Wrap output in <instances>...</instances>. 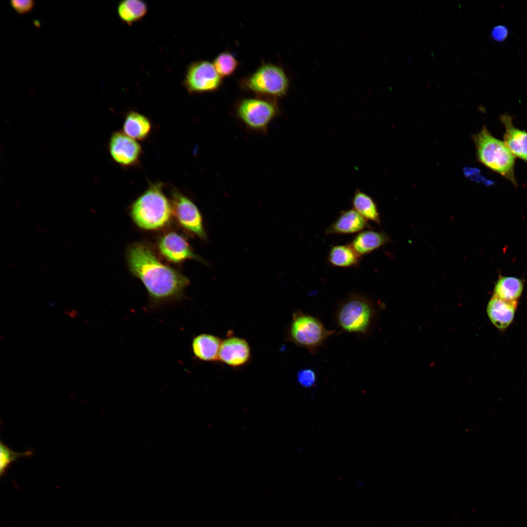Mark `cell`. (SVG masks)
<instances>
[{
	"label": "cell",
	"instance_id": "7c38bea8",
	"mask_svg": "<svg viewBox=\"0 0 527 527\" xmlns=\"http://www.w3.org/2000/svg\"><path fill=\"white\" fill-rule=\"evenodd\" d=\"M370 228L367 220L353 209L342 211L325 230L327 235L350 234Z\"/></svg>",
	"mask_w": 527,
	"mask_h": 527
},
{
	"label": "cell",
	"instance_id": "9c48e42d",
	"mask_svg": "<svg viewBox=\"0 0 527 527\" xmlns=\"http://www.w3.org/2000/svg\"><path fill=\"white\" fill-rule=\"evenodd\" d=\"M108 150L113 161L125 167L136 165L142 153V146L135 140L120 131L110 136Z\"/></svg>",
	"mask_w": 527,
	"mask_h": 527
},
{
	"label": "cell",
	"instance_id": "5b68a950",
	"mask_svg": "<svg viewBox=\"0 0 527 527\" xmlns=\"http://www.w3.org/2000/svg\"><path fill=\"white\" fill-rule=\"evenodd\" d=\"M335 332L327 329L317 318L302 312L294 313L289 328L290 339L312 354Z\"/></svg>",
	"mask_w": 527,
	"mask_h": 527
},
{
	"label": "cell",
	"instance_id": "52a82bcc",
	"mask_svg": "<svg viewBox=\"0 0 527 527\" xmlns=\"http://www.w3.org/2000/svg\"><path fill=\"white\" fill-rule=\"evenodd\" d=\"M237 113L246 126L254 130H263L276 117L278 108L273 101L259 98H249L239 102Z\"/></svg>",
	"mask_w": 527,
	"mask_h": 527
},
{
	"label": "cell",
	"instance_id": "44dd1931",
	"mask_svg": "<svg viewBox=\"0 0 527 527\" xmlns=\"http://www.w3.org/2000/svg\"><path fill=\"white\" fill-rule=\"evenodd\" d=\"M524 288L522 281L516 277L500 276L496 283L493 296L508 300L517 301Z\"/></svg>",
	"mask_w": 527,
	"mask_h": 527
},
{
	"label": "cell",
	"instance_id": "603a6c76",
	"mask_svg": "<svg viewBox=\"0 0 527 527\" xmlns=\"http://www.w3.org/2000/svg\"><path fill=\"white\" fill-rule=\"evenodd\" d=\"M214 66L222 78L233 74L238 66V61L234 55L228 52L219 54L213 61Z\"/></svg>",
	"mask_w": 527,
	"mask_h": 527
},
{
	"label": "cell",
	"instance_id": "e0dca14e",
	"mask_svg": "<svg viewBox=\"0 0 527 527\" xmlns=\"http://www.w3.org/2000/svg\"><path fill=\"white\" fill-rule=\"evenodd\" d=\"M222 342L214 335L203 333L193 339L191 347L195 357L199 360L212 362L219 359Z\"/></svg>",
	"mask_w": 527,
	"mask_h": 527
},
{
	"label": "cell",
	"instance_id": "8992f818",
	"mask_svg": "<svg viewBox=\"0 0 527 527\" xmlns=\"http://www.w3.org/2000/svg\"><path fill=\"white\" fill-rule=\"evenodd\" d=\"M374 315L371 301L366 297L354 294L340 305L336 319L344 331L363 334L368 329Z\"/></svg>",
	"mask_w": 527,
	"mask_h": 527
},
{
	"label": "cell",
	"instance_id": "2e32d148",
	"mask_svg": "<svg viewBox=\"0 0 527 527\" xmlns=\"http://www.w3.org/2000/svg\"><path fill=\"white\" fill-rule=\"evenodd\" d=\"M390 241L385 233L371 229H365L357 234L349 243L361 257L370 253Z\"/></svg>",
	"mask_w": 527,
	"mask_h": 527
},
{
	"label": "cell",
	"instance_id": "ac0fdd59",
	"mask_svg": "<svg viewBox=\"0 0 527 527\" xmlns=\"http://www.w3.org/2000/svg\"><path fill=\"white\" fill-rule=\"evenodd\" d=\"M151 128L150 120L144 115L134 111H130L126 114L122 125V131L125 134L139 141L146 139Z\"/></svg>",
	"mask_w": 527,
	"mask_h": 527
},
{
	"label": "cell",
	"instance_id": "484cf974",
	"mask_svg": "<svg viewBox=\"0 0 527 527\" xmlns=\"http://www.w3.org/2000/svg\"><path fill=\"white\" fill-rule=\"evenodd\" d=\"M10 4L18 14H24L32 10L35 2L33 0H13Z\"/></svg>",
	"mask_w": 527,
	"mask_h": 527
},
{
	"label": "cell",
	"instance_id": "4fadbf2b",
	"mask_svg": "<svg viewBox=\"0 0 527 527\" xmlns=\"http://www.w3.org/2000/svg\"><path fill=\"white\" fill-rule=\"evenodd\" d=\"M517 304V301H508L492 296L486 308L492 324L500 330L506 329L513 321Z\"/></svg>",
	"mask_w": 527,
	"mask_h": 527
},
{
	"label": "cell",
	"instance_id": "d4e9b609",
	"mask_svg": "<svg viewBox=\"0 0 527 527\" xmlns=\"http://www.w3.org/2000/svg\"><path fill=\"white\" fill-rule=\"evenodd\" d=\"M297 381L301 386L311 387L316 382V373L310 368L301 369L297 373Z\"/></svg>",
	"mask_w": 527,
	"mask_h": 527
},
{
	"label": "cell",
	"instance_id": "ba28073f",
	"mask_svg": "<svg viewBox=\"0 0 527 527\" xmlns=\"http://www.w3.org/2000/svg\"><path fill=\"white\" fill-rule=\"evenodd\" d=\"M222 78L213 63L208 61L200 60L188 65L183 85L190 93L213 92L222 85Z\"/></svg>",
	"mask_w": 527,
	"mask_h": 527
},
{
	"label": "cell",
	"instance_id": "9a60e30c",
	"mask_svg": "<svg viewBox=\"0 0 527 527\" xmlns=\"http://www.w3.org/2000/svg\"><path fill=\"white\" fill-rule=\"evenodd\" d=\"M505 127L504 142L514 157L527 163V132L514 126L512 118L508 115L501 117Z\"/></svg>",
	"mask_w": 527,
	"mask_h": 527
},
{
	"label": "cell",
	"instance_id": "cb8c5ba5",
	"mask_svg": "<svg viewBox=\"0 0 527 527\" xmlns=\"http://www.w3.org/2000/svg\"><path fill=\"white\" fill-rule=\"evenodd\" d=\"M33 455L31 450L17 452L12 450L1 441L0 442V476L5 474L7 469L12 463L21 457H27Z\"/></svg>",
	"mask_w": 527,
	"mask_h": 527
},
{
	"label": "cell",
	"instance_id": "d6986e66",
	"mask_svg": "<svg viewBox=\"0 0 527 527\" xmlns=\"http://www.w3.org/2000/svg\"><path fill=\"white\" fill-rule=\"evenodd\" d=\"M360 258L348 243L332 246L328 252L327 260L333 266L349 267L358 265Z\"/></svg>",
	"mask_w": 527,
	"mask_h": 527
},
{
	"label": "cell",
	"instance_id": "ffe728a7",
	"mask_svg": "<svg viewBox=\"0 0 527 527\" xmlns=\"http://www.w3.org/2000/svg\"><path fill=\"white\" fill-rule=\"evenodd\" d=\"M147 12L146 3L140 0H122L119 3L117 7L119 17L128 25L141 20Z\"/></svg>",
	"mask_w": 527,
	"mask_h": 527
},
{
	"label": "cell",
	"instance_id": "5bb4252c",
	"mask_svg": "<svg viewBox=\"0 0 527 527\" xmlns=\"http://www.w3.org/2000/svg\"><path fill=\"white\" fill-rule=\"evenodd\" d=\"M162 254L168 260L180 262L187 258L199 259L182 236L174 232L163 236L159 243Z\"/></svg>",
	"mask_w": 527,
	"mask_h": 527
},
{
	"label": "cell",
	"instance_id": "30bf717a",
	"mask_svg": "<svg viewBox=\"0 0 527 527\" xmlns=\"http://www.w3.org/2000/svg\"><path fill=\"white\" fill-rule=\"evenodd\" d=\"M172 210L181 224L199 237L205 239L201 214L195 204L176 189L171 191Z\"/></svg>",
	"mask_w": 527,
	"mask_h": 527
},
{
	"label": "cell",
	"instance_id": "4316f807",
	"mask_svg": "<svg viewBox=\"0 0 527 527\" xmlns=\"http://www.w3.org/2000/svg\"><path fill=\"white\" fill-rule=\"evenodd\" d=\"M465 174L468 178L475 181L486 183L488 185L492 183L491 181L488 180L481 175L479 170L477 169L470 168L467 169L466 168L465 170Z\"/></svg>",
	"mask_w": 527,
	"mask_h": 527
},
{
	"label": "cell",
	"instance_id": "7a4b0ae2",
	"mask_svg": "<svg viewBox=\"0 0 527 527\" xmlns=\"http://www.w3.org/2000/svg\"><path fill=\"white\" fill-rule=\"evenodd\" d=\"M163 184H151L133 203L132 218L140 227L154 229L164 225L169 220L172 207L162 191Z\"/></svg>",
	"mask_w": 527,
	"mask_h": 527
},
{
	"label": "cell",
	"instance_id": "83f0119b",
	"mask_svg": "<svg viewBox=\"0 0 527 527\" xmlns=\"http://www.w3.org/2000/svg\"><path fill=\"white\" fill-rule=\"evenodd\" d=\"M491 35L493 39L498 41H502L507 38L508 30L506 26L498 25L492 29Z\"/></svg>",
	"mask_w": 527,
	"mask_h": 527
},
{
	"label": "cell",
	"instance_id": "277c9868",
	"mask_svg": "<svg viewBox=\"0 0 527 527\" xmlns=\"http://www.w3.org/2000/svg\"><path fill=\"white\" fill-rule=\"evenodd\" d=\"M242 83L246 90L272 98L284 96L289 87V81L284 70L272 63L262 64Z\"/></svg>",
	"mask_w": 527,
	"mask_h": 527
},
{
	"label": "cell",
	"instance_id": "3957f363",
	"mask_svg": "<svg viewBox=\"0 0 527 527\" xmlns=\"http://www.w3.org/2000/svg\"><path fill=\"white\" fill-rule=\"evenodd\" d=\"M472 138L480 162L517 185L515 157L504 142L493 136L485 126Z\"/></svg>",
	"mask_w": 527,
	"mask_h": 527
},
{
	"label": "cell",
	"instance_id": "7402d4cb",
	"mask_svg": "<svg viewBox=\"0 0 527 527\" xmlns=\"http://www.w3.org/2000/svg\"><path fill=\"white\" fill-rule=\"evenodd\" d=\"M353 208L367 221L380 225L381 220L377 206L373 199L365 192L357 189L352 199Z\"/></svg>",
	"mask_w": 527,
	"mask_h": 527
},
{
	"label": "cell",
	"instance_id": "8fae6325",
	"mask_svg": "<svg viewBox=\"0 0 527 527\" xmlns=\"http://www.w3.org/2000/svg\"><path fill=\"white\" fill-rule=\"evenodd\" d=\"M250 353V348L246 341L232 337L222 342L219 359L229 366L238 367L248 362Z\"/></svg>",
	"mask_w": 527,
	"mask_h": 527
},
{
	"label": "cell",
	"instance_id": "6da1fadb",
	"mask_svg": "<svg viewBox=\"0 0 527 527\" xmlns=\"http://www.w3.org/2000/svg\"><path fill=\"white\" fill-rule=\"evenodd\" d=\"M127 258L131 271L147 290L152 305L179 298L189 283L186 277L162 264L144 245L130 246Z\"/></svg>",
	"mask_w": 527,
	"mask_h": 527
}]
</instances>
